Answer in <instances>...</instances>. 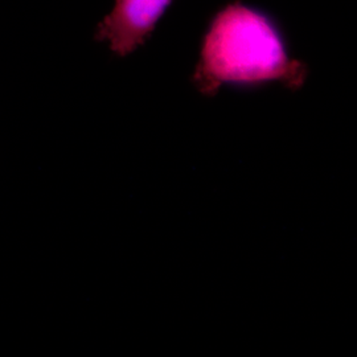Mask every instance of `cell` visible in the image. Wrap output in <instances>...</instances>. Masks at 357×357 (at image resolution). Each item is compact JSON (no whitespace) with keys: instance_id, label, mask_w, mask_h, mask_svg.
<instances>
[{"instance_id":"6da1fadb","label":"cell","mask_w":357,"mask_h":357,"mask_svg":"<svg viewBox=\"0 0 357 357\" xmlns=\"http://www.w3.org/2000/svg\"><path fill=\"white\" fill-rule=\"evenodd\" d=\"M307 76V65L291 57L268 13L236 0L218 10L206 26L192 82L199 93L213 97L225 85L280 82L298 90Z\"/></svg>"},{"instance_id":"7a4b0ae2","label":"cell","mask_w":357,"mask_h":357,"mask_svg":"<svg viewBox=\"0 0 357 357\" xmlns=\"http://www.w3.org/2000/svg\"><path fill=\"white\" fill-rule=\"evenodd\" d=\"M172 0H114L113 7L96 28L94 38L118 57L143 47Z\"/></svg>"}]
</instances>
